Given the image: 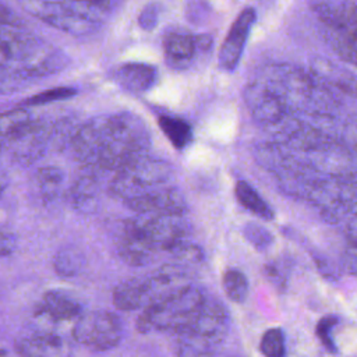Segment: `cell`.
<instances>
[{"label":"cell","instance_id":"1","mask_svg":"<svg viewBox=\"0 0 357 357\" xmlns=\"http://www.w3.org/2000/svg\"><path fill=\"white\" fill-rule=\"evenodd\" d=\"M188 225L184 216L139 215L127 219L116 240L120 258L134 266L153 262L160 252H172L187 240Z\"/></svg>","mask_w":357,"mask_h":357},{"label":"cell","instance_id":"2","mask_svg":"<svg viewBox=\"0 0 357 357\" xmlns=\"http://www.w3.org/2000/svg\"><path fill=\"white\" fill-rule=\"evenodd\" d=\"M293 113L325 117L336 107L333 93L312 73L287 64L266 66L257 77Z\"/></svg>","mask_w":357,"mask_h":357},{"label":"cell","instance_id":"3","mask_svg":"<svg viewBox=\"0 0 357 357\" xmlns=\"http://www.w3.org/2000/svg\"><path fill=\"white\" fill-rule=\"evenodd\" d=\"M205 300V293L190 284L176 294L142 310L137 319V329L142 333L169 332L176 335L192 321Z\"/></svg>","mask_w":357,"mask_h":357},{"label":"cell","instance_id":"4","mask_svg":"<svg viewBox=\"0 0 357 357\" xmlns=\"http://www.w3.org/2000/svg\"><path fill=\"white\" fill-rule=\"evenodd\" d=\"M227 312L225 307L206 297L192 321L174 335V349L180 357H201L211 353L225 337Z\"/></svg>","mask_w":357,"mask_h":357},{"label":"cell","instance_id":"5","mask_svg":"<svg viewBox=\"0 0 357 357\" xmlns=\"http://www.w3.org/2000/svg\"><path fill=\"white\" fill-rule=\"evenodd\" d=\"M172 176V166L166 160L145 155L114 173L109 183V192L126 204L153 190L167 187Z\"/></svg>","mask_w":357,"mask_h":357},{"label":"cell","instance_id":"6","mask_svg":"<svg viewBox=\"0 0 357 357\" xmlns=\"http://www.w3.org/2000/svg\"><path fill=\"white\" fill-rule=\"evenodd\" d=\"M123 336L120 318L106 310H96L81 314L73 328L75 342L96 351H106L116 347Z\"/></svg>","mask_w":357,"mask_h":357},{"label":"cell","instance_id":"7","mask_svg":"<svg viewBox=\"0 0 357 357\" xmlns=\"http://www.w3.org/2000/svg\"><path fill=\"white\" fill-rule=\"evenodd\" d=\"M328 219H339L357 205V181L344 176L321 177L305 197Z\"/></svg>","mask_w":357,"mask_h":357},{"label":"cell","instance_id":"8","mask_svg":"<svg viewBox=\"0 0 357 357\" xmlns=\"http://www.w3.org/2000/svg\"><path fill=\"white\" fill-rule=\"evenodd\" d=\"M22 6L36 18L70 33H88L99 25L81 14L75 1H25Z\"/></svg>","mask_w":357,"mask_h":357},{"label":"cell","instance_id":"9","mask_svg":"<svg viewBox=\"0 0 357 357\" xmlns=\"http://www.w3.org/2000/svg\"><path fill=\"white\" fill-rule=\"evenodd\" d=\"M245 105L257 123L266 130L280 123L290 113L278 95L259 78H254L244 88Z\"/></svg>","mask_w":357,"mask_h":357},{"label":"cell","instance_id":"10","mask_svg":"<svg viewBox=\"0 0 357 357\" xmlns=\"http://www.w3.org/2000/svg\"><path fill=\"white\" fill-rule=\"evenodd\" d=\"M126 205L139 215H162V216H184L187 202L183 194L172 187H162L144 194Z\"/></svg>","mask_w":357,"mask_h":357},{"label":"cell","instance_id":"11","mask_svg":"<svg viewBox=\"0 0 357 357\" xmlns=\"http://www.w3.org/2000/svg\"><path fill=\"white\" fill-rule=\"evenodd\" d=\"M255 21V11L252 7H245L231 24L227 36L225 38L219 50V67L225 71H233L243 54L251 26Z\"/></svg>","mask_w":357,"mask_h":357},{"label":"cell","instance_id":"12","mask_svg":"<svg viewBox=\"0 0 357 357\" xmlns=\"http://www.w3.org/2000/svg\"><path fill=\"white\" fill-rule=\"evenodd\" d=\"M211 46V38L206 35L195 36L184 31H172L163 38V52L167 64L173 67H185L199 49Z\"/></svg>","mask_w":357,"mask_h":357},{"label":"cell","instance_id":"13","mask_svg":"<svg viewBox=\"0 0 357 357\" xmlns=\"http://www.w3.org/2000/svg\"><path fill=\"white\" fill-rule=\"evenodd\" d=\"M314 13L324 28L349 33L357 39V4L351 1H314Z\"/></svg>","mask_w":357,"mask_h":357},{"label":"cell","instance_id":"14","mask_svg":"<svg viewBox=\"0 0 357 357\" xmlns=\"http://www.w3.org/2000/svg\"><path fill=\"white\" fill-rule=\"evenodd\" d=\"M14 346L21 357H73L71 346L61 336L50 332L26 335Z\"/></svg>","mask_w":357,"mask_h":357},{"label":"cell","instance_id":"15","mask_svg":"<svg viewBox=\"0 0 357 357\" xmlns=\"http://www.w3.org/2000/svg\"><path fill=\"white\" fill-rule=\"evenodd\" d=\"M114 81L130 93L148 92L158 81V70L145 63H124L114 71Z\"/></svg>","mask_w":357,"mask_h":357},{"label":"cell","instance_id":"16","mask_svg":"<svg viewBox=\"0 0 357 357\" xmlns=\"http://www.w3.org/2000/svg\"><path fill=\"white\" fill-rule=\"evenodd\" d=\"M38 315H45L52 321H70L82 314L81 303L68 291L47 290L36 307Z\"/></svg>","mask_w":357,"mask_h":357},{"label":"cell","instance_id":"17","mask_svg":"<svg viewBox=\"0 0 357 357\" xmlns=\"http://www.w3.org/2000/svg\"><path fill=\"white\" fill-rule=\"evenodd\" d=\"M311 73L329 89L336 88L347 95L357 96V77L335 63L325 59H315Z\"/></svg>","mask_w":357,"mask_h":357},{"label":"cell","instance_id":"18","mask_svg":"<svg viewBox=\"0 0 357 357\" xmlns=\"http://www.w3.org/2000/svg\"><path fill=\"white\" fill-rule=\"evenodd\" d=\"M26 109H14L0 113V138L14 142L26 135L38 123Z\"/></svg>","mask_w":357,"mask_h":357},{"label":"cell","instance_id":"19","mask_svg":"<svg viewBox=\"0 0 357 357\" xmlns=\"http://www.w3.org/2000/svg\"><path fill=\"white\" fill-rule=\"evenodd\" d=\"M95 173V170H91L89 173L78 177L71 188V202L78 211L85 212L93 209L95 202L98 201L99 184Z\"/></svg>","mask_w":357,"mask_h":357},{"label":"cell","instance_id":"20","mask_svg":"<svg viewBox=\"0 0 357 357\" xmlns=\"http://www.w3.org/2000/svg\"><path fill=\"white\" fill-rule=\"evenodd\" d=\"M158 124L166 138L177 149H184L192 141L191 126L183 119L170 114H160L158 119Z\"/></svg>","mask_w":357,"mask_h":357},{"label":"cell","instance_id":"21","mask_svg":"<svg viewBox=\"0 0 357 357\" xmlns=\"http://www.w3.org/2000/svg\"><path fill=\"white\" fill-rule=\"evenodd\" d=\"M66 174L59 166H43L35 174V185L39 195L46 199H54L64 184Z\"/></svg>","mask_w":357,"mask_h":357},{"label":"cell","instance_id":"22","mask_svg":"<svg viewBox=\"0 0 357 357\" xmlns=\"http://www.w3.org/2000/svg\"><path fill=\"white\" fill-rule=\"evenodd\" d=\"M234 195L237 201L248 211L259 216L261 219L265 220H272L273 219V211L272 208L264 201V198L251 187L247 181L238 180L234 187Z\"/></svg>","mask_w":357,"mask_h":357},{"label":"cell","instance_id":"23","mask_svg":"<svg viewBox=\"0 0 357 357\" xmlns=\"http://www.w3.org/2000/svg\"><path fill=\"white\" fill-rule=\"evenodd\" d=\"M324 38L342 60L357 66V39L354 36L324 28Z\"/></svg>","mask_w":357,"mask_h":357},{"label":"cell","instance_id":"24","mask_svg":"<svg viewBox=\"0 0 357 357\" xmlns=\"http://www.w3.org/2000/svg\"><path fill=\"white\" fill-rule=\"evenodd\" d=\"M84 265V255L79 250L74 247H67L60 250L53 261L54 271L60 276H74Z\"/></svg>","mask_w":357,"mask_h":357},{"label":"cell","instance_id":"25","mask_svg":"<svg viewBox=\"0 0 357 357\" xmlns=\"http://www.w3.org/2000/svg\"><path fill=\"white\" fill-rule=\"evenodd\" d=\"M226 296L234 303H243L248 294V282L243 272L237 269H227L222 279Z\"/></svg>","mask_w":357,"mask_h":357},{"label":"cell","instance_id":"26","mask_svg":"<svg viewBox=\"0 0 357 357\" xmlns=\"http://www.w3.org/2000/svg\"><path fill=\"white\" fill-rule=\"evenodd\" d=\"M261 353L265 357H283L284 356V337L279 328L268 329L259 343Z\"/></svg>","mask_w":357,"mask_h":357},{"label":"cell","instance_id":"27","mask_svg":"<svg viewBox=\"0 0 357 357\" xmlns=\"http://www.w3.org/2000/svg\"><path fill=\"white\" fill-rule=\"evenodd\" d=\"M75 93L74 88H53V89H47L43 91L40 93H36L28 99H25L21 105L22 106H38V105H45V103H50V102H56L60 99H66L70 98Z\"/></svg>","mask_w":357,"mask_h":357},{"label":"cell","instance_id":"28","mask_svg":"<svg viewBox=\"0 0 357 357\" xmlns=\"http://www.w3.org/2000/svg\"><path fill=\"white\" fill-rule=\"evenodd\" d=\"M337 322V318L333 317V315H326L324 318L319 319L318 325H317V336L319 337L321 343L331 351V353H335L336 351V346H335V342L331 336V331L332 328L336 325Z\"/></svg>","mask_w":357,"mask_h":357},{"label":"cell","instance_id":"29","mask_svg":"<svg viewBox=\"0 0 357 357\" xmlns=\"http://www.w3.org/2000/svg\"><path fill=\"white\" fill-rule=\"evenodd\" d=\"M244 236L247 237V240L250 243H252L257 248H264L268 247V244L272 241V236L268 230H265L264 227L254 225V223H248L244 227Z\"/></svg>","mask_w":357,"mask_h":357},{"label":"cell","instance_id":"30","mask_svg":"<svg viewBox=\"0 0 357 357\" xmlns=\"http://www.w3.org/2000/svg\"><path fill=\"white\" fill-rule=\"evenodd\" d=\"M158 20H159V8L158 4L155 3H149L146 4L142 10L141 14L138 17V24L142 29L145 31H151L158 25Z\"/></svg>","mask_w":357,"mask_h":357},{"label":"cell","instance_id":"31","mask_svg":"<svg viewBox=\"0 0 357 357\" xmlns=\"http://www.w3.org/2000/svg\"><path fill=\"white\" fill-rule=\"evenodd\" d=\"M17 248V236L7 227H0V257L11 255Z\"/></svg>","mask_w":357,"mask_h":357},{"label":"cell","instance_id":"32","mask_svg":"<svg viewBox=\"0 0 357 357\" xmlns=\"http://www.w3.org/2000/svg\"><path fill=\"white\" fill-rule=\"evenodd\" d=\"M343 138H339V141L349 146V148H353L357 151V116L351 117L346 126H344V130H343Z\"/></svg>","mask_w":357,"mask_h":357},{"label":"cell","instance_id":"33","mask_svg":"<svg viewBox=\"0 0 357 357\" xmlns=\"http://www.w3.org/2000/svg\"><path fill=\"white\" fill-rule=\"evenodd\" d=\"M344 268L354 276H357V241L350 243L343 255Z\"/></svg>","mask_w":357,"mask_h":357},{"label":"cell","instance_id":"34","mask_svg":"<svg viewBox=\"0 0 357 357\" xmlns=\"http://www.w3.org/2000/svg\"><path fill=\"white\" fill-rule=\"evenodd\" d=\"M6 185H7V180H6V173L0 169V197L3 194V191L6 190Z\"/></svg>","mask_w":357,"mask_h":357},{"label":"cell","instance_id":"35","mask_svg":"<svg viewBox=\"0 0 357 357\" xmlns=\"http://www.w3.org/2000/svg\"><path fill=\"white\" fill-rule=\"evenodd\" d=\"M0 357H8V356H7V353L4 350H0Z\"/></svg>","mask_w":357,"mask_h":357},{"label":"cell","instance_id":"36","mask_svg":"<svg viewBox=\"0 0 357 357\" xmlns=\"http://www.w3.org/2000/svg\"><path fill=\"white\" fill-rule=\"evenodd\" d=\"M3 144H4V141L0 138V152H1V149H3Z\"/></svg>","mask_w":357,"mask_h":357}]
</instances>
